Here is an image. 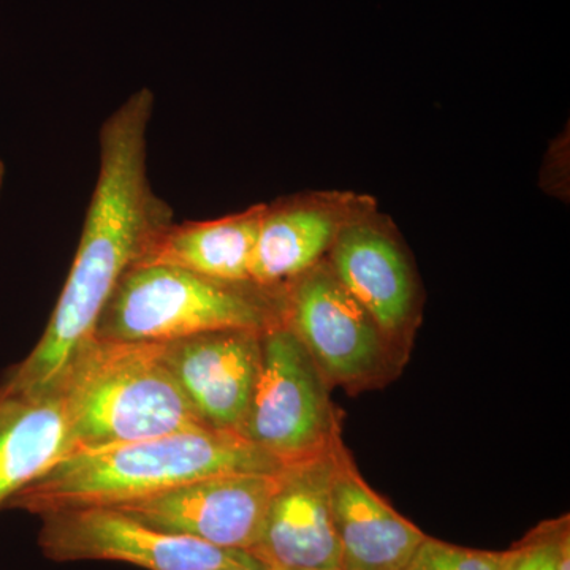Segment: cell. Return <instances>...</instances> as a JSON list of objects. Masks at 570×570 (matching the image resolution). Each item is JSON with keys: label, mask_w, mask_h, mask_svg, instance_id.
Here are the masks:
<instances>
[{"label": "cell", "mask_w": 570, "mask_h": 570, "mask_svg": "<svg viewBox=\"0 0 570 570\" xmlns=\"http://www.w3.org/2000/svg\"><path fill=\"white\" fill-rule=\"evenodd\" d=\"M154 104L151 89H138L100 129L99 175L58 305L31 354L3 376L20 387L55 385L73 355L96 336L119 281L175 223L174 209L149 181Z\"/></svg>", "instance_id": "obj_1"}, {"label": "cell", "mask_w": 570, "mask_h": 570, "mask_svg": "<svg viewBox=\"0 0 570 570\" xmlns=\"http://www.w3.org/2000/svg\"><path fill=\"white\" fill-rule=\"evenodd\" d=\"M285 464L239 434L194 428L111 448L73 452L10 499L32 515L119 505L194 480L224 474H275Z\"/></svg>", "instance_id": "obj_2"}, {"label": "cell", "mask_w": 570, "mask_h": 570, "mask_svg": "<svg viewBox=\"0 0 570 570\" xmlns=\"http://www.w3.org/2000/svg\"><path fill=\"white\" fill-rule=\"evenodd\" d=\"M56 384L69 419L71 452L208 428L163 356V343L92 337Z\"/></svg>", "instance_id": "obj_3"}, {"label": "cell", "mask_w": 570, "mask_h": 570, "mask_svg": "<svg viewBox=\"0 0 570 570\" xmlns=\"http://www.w3.org/2000/svg\"><path fill=\"white\" fill-rule=\"evenodd\" d=\"M254 285L217 283L186 269L141 262L119 281L96 336L170 343L220 330L265 332L279 322V299Z\"/></svg>", "instance_id": "obj_4"}, {"label": "cell", "mask_w": 570, "mask_h": 570, "mask_svg": "<svg viewBox=\"0 0 570 570\" xmlns=\"http://www.w3.org/2000/svg\"><path fill=\"white\" fill-rule=\"evenodd\" d=\"M242 436L283 464L340 442L328 381L283 318L262 333V362Z\"/></svg>", "instance_id": "obj_5"}, {"label": "cell", "mask_w": 570, "mask_h": 570, "mask_svg": "<svg viewBox=\"0 0 570 570\" xmlns=\"http://www.w3.org/2000/svg\"><path fill=\"white\" fill-rule=\"evenodd\" d=\"M39 546L52 561H115L145 570L264 569L245 551L167 534L110 505L40 515Z\"/></svg>", "instance_id": "obj_6"}, {"label": "cell", "mask_w": 570, "mask_h": 570, "mask_svg": "<svg viewBox=\"0 0 570 570\" xmlns=\"http://www.w3.org/2000/svg\"><path fill=\"white\" fill-rule=\"evenodd\" d=\"M284 288L281 316L326 381L346 387L362 385L384 371L387 337L328 265L314 266Z\"/></svg>", "instance_id": "obj_7"}, {"label": "cell", "mask_w": 570, "mask_h": 570, "mask_svg": "<svg viewBox=\"0 0 570 570\" xmlns=\"http://www.w3.org/2000/svg\"><path fill=\"white\" fill-rule=\"evenodd\" d=\"M276 483L277 472L214 475L110 508L167 534L249 553L261 538Z\"/></svg>", "instance_id": "obj_8"}, {"label": "cell", "mask_w": 570, "mask_h": 570, "mask_svg": "<svg viewBox=\"0 0 570 570\" xmlns=\"http://www.w3.org/2000/svg\"><path fill=\"white\" fill-rule=\"evenodd\" d=\"M341 448L340 441L328 452L285 464L277 472L261 538L249 551L264 569H341L332 513V483Z\"/></svg>", "instance_id": "obj_9"}, {"label": "cell", "mask_w": 570, "mask_h": 570, "mask_svg": "<svg viewBox=\"0 0 570 570\" xmlns=\"http://www.w3.org/2000/svg\"><path fill=\"white\" fill-rule=\"evenodd\" d=\"M262 333L220 330L163 343L165 363L206 426L242 436L261 371Z\"/></svg>", "instance_id": "obj_10"}, {"label": "cell", "mask_w": 570, "mask_h": 570, "mask_svg": "<svg viewBox=\"0 0 570 570\" xmlns=\"http://www.w3.org/2000/svg\"><path fill=\"white\" fill-rule=\"evenodd\" d=\"M330 269L385 337L404 332L415 288L406 255L384 228L348 220L330 249Z\"/></svg>", "instance_id": "obj_11"}, {"label": "cell", "mask_w": 570, "mask_h": 570, "mask_svg": "<svg viewBox=\"0 0 570 570\" xmlns=\"http://www.w3.org/2000/svg\"><path fill=\"white\" fill-rule=\"evenodd\" d=\"M332 513L344 570H403L426 538L367 485L343 448L333 475Z\"/></svg>", "instance_id": "obj_12"}, {"label": "cell", "mask_w": 570, "mask_h": 570, "mask_svg": "<svg viewBox=\"0 0 570 570\" xmlns=\"http://www.w3.org/2000/svg\"><path fill=\"white\" fill-rule=\"evenodd\" d=\"M70 452L61 387L26 389L0 379V510Z\"/></svg>", "instance_id": "obj_13"}, {"label": "cell", "mask_w": 570, "mask_h": 570, "mask_svg": "<svg viewBox=\"0 0 570 570\" xmlns=\"http://www.w3.org/2000/svg\"><path fill=\"white\" fill-rule=\"evenodd\" d=\"M348 220L321 202L265 205L250 261V284L272 292L321 264Z\"/></svg>", "instance_id": "obj_14"}, {"label": "cell", "mask_w": 570, "mask_h": 570, "mask_svg": "<svg viewBox=\"0 0 570 570\" xmlns=\"http://www.w3.org/2000/svg\"><path fill=\"white\" fill-rule=\"evenodd\" d=\"M264 206L204 223H174L141 262L176 266L217 283L253 285L250 261Z\"/></svg>", "instance_id": "obj_15"}, {"label": "cell", "mask_w": 570, "mask_h": 570, "mask_svg": "<svg viewBox=\"0 0 570 570\" xmlns=\"http://www.w3.org/2000/svg\"><path fill=\"white\" fill-rule=\"evenodd\" d=\"M505 554L508 551L466 549L426 535L403 570H504Z\"/></svg>", "instance_id": "obj_16"}, {"label": "cell", "mask_w": 570, "mask_h": 570, "mask_svg": "<svg viewBox=\"0 0 570 570\" xmlns=\"http://www.w3.org/2000/svg\"><path fill=\"white\" fill-rule=\"evenodd\" d=\"M562 528L540 531L505 554L504 570H557L558 539Z\"/></svg>", "instance_id": "obj_17"}, {"label": "cell", "mask_w": 570, "mask_h": 570, "mask_svg": "<svg viewBox=\"0 0 570 570\" xmlns=\"http://www.w3.org/2000/svg\"><path fill=\"white\" fill-rule=\"evenodd\" d=\"M3 184H6V164L0 159V194H2Z\"/></svg>", "instance_id": "obj_18"}, {"label": "cell", "mask_w": 570, "mask_h": 570, "mask_svg": "<svg viewBox=\"0 0 570 570\" xmlns=\"http://www.w3.org/2000/svg\"><path fill=\"white\" fill-rule=\"evenodd\" d=\"M224 570H265V569H254V568H246V566H238V568H228Z\"/></svg>", "instance_id": "obj_19"}, {"label": "cell", "mask_w": 570, "mask_h": 570, "mask_svg": "<svg viewBox=\"0 0 570 570\" xmlns=\"http://www.w3.org/2000/svg\"><path fill=\"white\" fill-rule=\"evenodd\" d=\"M265 570H283V569L265 568ZM311 570H344V569H311Z\"/></svg>", "instance_id": "obj_20"}]
</instances>
